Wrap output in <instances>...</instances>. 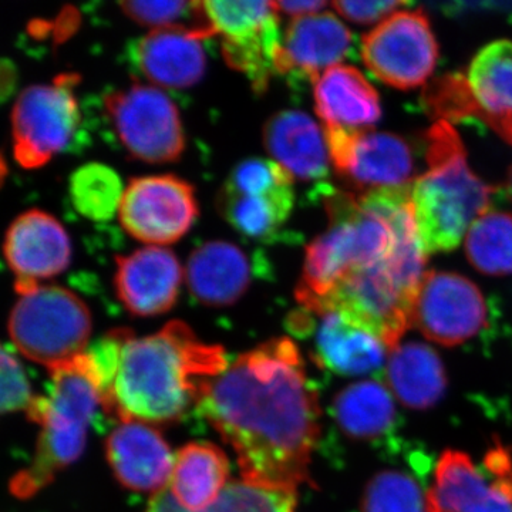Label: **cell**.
<instances>
[{"mask_svg":"<svg viewBox=\"0 0 512 512\" xmlns=\"http://www.w3.org/2000/svg\"><path fill=\"white\" fill-rule=\"evenodd\" d=\"M50 375L47 394L37 396L26 413L42 426L35 457L10 481V491L22 500L39 493L82 456L94 413L103 407V389L89 353L53 367Z\"/></svg>","mask_w":512,"mask_h":512,"instance_id":"cell-4","label":"cell"},{"mask_svg":"<svg viewBox=\"0 0 512 512\" xmlns=\"http://www.w3.org/2000/svg\"><path fill=\"white\" fill-rule=\"evenodd\" d=\"M197 410L234 448L242 480L295 490L309 480L319 394L291 339L238 356L205 386Z\"/></svg>","mask_w":512,"mask_h":512,"instance_id":"cell-1","label":"cell"},{"mask_svg":"<svg viewBox=\"0 0 512 512\" xmlns=\"http://www.w3.org/2000/svg\"><path fill=\"white\" fill-rule=\"evenodd\" d=\"M79 77L63 74L50 84L23 90L12 111L13 154L28 170L49 163L69 146L80 124L74 96Z\"/></svg>","mask_w":512,"mask_h":512,"instance_id":"cell-9","label":"cell"},{"mask_svg":"<svg viewBox=\"0 0 512 512\" xmlns=\"http://www.w3.org/2000/svg\"><path fill=\"white\" fill-rule=\"evenodd\" d=\"M146 512H190L185 510L175 500L174 495L171 494L170 490L160 491V493L154 494L151 497L150 504H148Z\"/></svg>","mask_w":512,"mask_h":512,"instance_id":"cell-37","label":"cell"},{"mask_svg":"<svg viewBox=\"0 0 512 512\" xmlns=\"http://www.w3.org/2000/svg\"><path fill=\"white\" fill-rule=\"evenodd\" d=\"M202 5L212 33L221 36L229 66L244 73L255 92L264 93L284 40L274 2L212 0Z\"/></svg>","mask_w":512,"mask_h":512,"instance_id":"cell-10","label":"cell"},{"mask_svg":"<svg viewBox=\"0 0 512 512\" xmlns=\"http://www.w3.org/2000/svg\"><path fill=\"white\" fill-rule=\"evenodd\" d=\"M120 8L124 13L138 23V25L148 26V28L165 29L192 28L197 30L202 36H214L205 15L202 2H121Z\"/></svg>","mask_w":512,"mask_h":512,"instance_id":"cell-32","label":"cell"},{"mask_svg":"<svg viewBox=\"0 0 512 512\" xmlns=\"http://www.w3.org/2000/svg\"><path fill=\"white\" fill-rule=\"evenodd\" d=\"M229 476L227 454L211 443H188L175 454L170 491L181 507L205 512L217 503Z\"/></svg>","mask_w":512,"mask_h":512,"instance_id":"cell-28","label":"cell"},{"mask_svg":"<svg viewBox=\"0 0 512 512\" xmlns=\"http://www.w3.org/2000/svg\"><path fill=\"white\" fill-rule=\"evenodd\" d=\"M427 512H512V498L468 454L446 450L426 493Z\"/></svg>","mask_w":512,"mask_h":512,"instance_id":"cell-22","label":"cell"},{"mask_svg":"<svg viewBox=\"0 0 512 512\" xmlns=\"http://www.w3.org/2000/svg\"><path fill=\"white\" fill-rule=\"evenodd\" d=\"M184 272L170 249L146 247L117 256L114 286L121 303L133 315H163L177 302Z\"/></svg>","mask_w":512,"mask_h":512,"instance_id":"cell-18","label":"cell"},{"mask_svg":"<svg viewBox=\"0 0 512 512\" xmlns=\"http://www.w3.org/2000/svg\"><path fill=\"white\" fill-rule=\"evenodd\" d=\"M466 79L476 117L512 144V42L497 40L481 49Z\"/></svg>","mask_w":512,"mask_h":512,"instance_id":"cell-26","label":"cell"},{"mask_svg":"<svg viewBox=\"0 0 512 512\" xmlns=\"http://www.w3.org/2000/svg\"><path fill=\"white\" fill-rule=\"evenodd\" d=\"M185 279L202 305L225 308L238 302L251 286V261L232 242H205L188 258Z\"/></svg>","mask_w":512,"mask_h":512,"instance_id":"cell-25","label":"cell"},{"mask_svg":"<svg viewBox=\"0 0 512 512\" xmlns=\"http://www.w3.org/2000/svg\"><path fill=\"white\" fill-rule=\"evenodd\" d=\"M325 134L333 167L362 194L412 185V148L402 137L372 130Z\"/></svg>","mask_w":512,"mask_h":512,"instance_id":"cell-14","label":"cell"},{"mask_svg":"<svg viewBox=\"0 0 512 512\" xmlns=\"http://www.w3.org/2000/svg\"><path fill=\"white\" fill-rule=\"evenodd\" d=\"M412 325L431 342L454 348L490 326V306L466 276L426 272L414 299Z\"/></svg>","mask_w":512,"mask_h":512,"instance_id":"cell-12","label":"cell"},{"mask_svg":"<svg viewBox=\"0 0 512 512\" xmlns=\"http://www.w3.org/2000/svg\"><path fill=\"white\" fill-rule=\"evenodd\" d=\"M293 181L292 175L274 160L241 161L218 192V211L244 237L269 241L291 215Z\"/></svg>","mask_w":512,"mask_h":512,"instance_id":"cell-7","label":"cell"},{"mask_svg":"<svg viewBox=\"0 0 512 512\" xmlns=\"http://www.w3.org/2000/svg\"><path fill=\"white\" fill-rule=\"evenodd\" d=\"M359 512H427L421 478L393 468L379 471L366 484Z\"/></svg>","mask_w":512,"mask_h":512,"instance_id":"cell-31","label":"cell"},{"mask_svg":"<svg viewBox=\"0 0 512 512\" xmlns=\"http://www.w3.org/2000/svg\"><path fill=\"white\" fill-rule=\"evenodd\" d=\"M362 59L377 79L394 89H416L430 79L439 45L421 10H399L370 30L362 42Z\"/></svg>","mask_w":512,"mask_h":512,"instance_id":"cell-11","label":"cell"},{"mask_svg":"<svg viewBox=\"0 0 512 512\" xmlns=\"http://www.w3.org/2000/svg\"><path fill=\"white\" fill-rule=\"evenodd\" d=\"M205 512H296V490L232 481Z\"/></svg>","mask_w":512,"mask_h":512,"instance_id":"cell-33","label":"cell"},{"mask_svg":"<svg viewBox=\"0 0 512 512\" xmlns=\"http://www.w3.org/2000/svg\"><path fill=\"white\" fill-rule=\"evenodd\" d=\"M330 413L340 433L353 443L382 448L389 456L402 451V420L392 392L379 380H360L340 390Z\"/></svg>","mask_w":512,"mask_h":512,"instance_id":"cell-19","label":"cell"},{"mask_svg":"<svg viewBox=\"0 0 512 512\" xmlns=\"http://www.w3.org/2000/svg\"><path fill=\"white\" fill-rule=\"evenodd\" d=\"M197 217L194 188L175 175L133 178L119 210L127 234L148 247L174 244L190 231Z\"/></svg>","mask_w":512,"mask_h":512,"instance_id":"cell-13","label":"cell"},{"mask_svg":"<svg viewBox=\"0 0 512 512\" xmlns=\"http://www.w3.org/2000/svg\"><path fill=\"white\" fill-rule=\"evenodd\" d=\"M104 106L131 157L148 164H167L183 154V121L174 101L158 87L131 84L107 94Z\"/></svg>","mask_w":512,"mask_h":512,"instance_id":"cell-8","label":"cell"},{"mask_svg":"<svg viewBox=\"0 0 512 512\" xmlns=\"http://www.w3.org/2000/svg\"><path fill=\"white\" fill-rule=\"evenodd\" d=\"M204 39L184 26L154 29L131 46V62L151 86L188 89L200 82L207 67Z\"/></svg>","mask_w":512,"mask_h":512,"instance_id":"cell-20","label":"cell"},{"mask_svg":"<svg viewBox=\"0 0 512 512\" xmlns=\"http://www.w3.org/2000/svg\"><path fill=\"white\" fill-rule=\"evenodd\" d=\"M355 37L333 13L295 18L289 23L276 57L275 73L316 83L352 53Z\"/></svg>","mask_w":512,"mask_h":512,"instance_id":"cell-17","label":"cell"},{"mask_svg":"<svg viewBox=\"0 0 512 512\" xmlns=\"http://www.w3.org/2000/svg\"><path fill=\"white\" fill-rule=\"evenodd\" d=\"M466 254L470 264L481 274H512V215L488 211L466 235Z\"/></svg>","mask_w":512,"mask_h":512,"instance_id":"cell-29","label":"cell"},{"mask_svg":"<svg viewBox=\"0 0 512 512\" xmlns=\"http://www.w3.org/2000/svg\"><path fill=\"white\" fill-rule=\"evenodd\" d=\"M329 229L306 249L296 301L312 309L350 272L390 261L396 235L383 211L365 194L328 190Z\"/></svg>","mask_w":512,"mask_h":512,"instance_id":"cell-5","label":"cell"},{"mask_svg":"<svg viewBox=\"0 0 512 512\" xmlns=\"http://www.w3.org/2000/svg\"><path fill=\"white\" fill-rule=\"evenodd\" d=\"M390 392L407 409L429 410L443 399L447 375L436 350L419 342L392 350L386 367Z\"/></svg>","mask_w":512,"mask_h":512,"instance_id":"cell-27","label":"cell"},{"mask_svg":"<svg viewBox=\"0 0 512 512\" xmlns=\"http://www.w3.org/2000/svg\"><path fill=\"white\" fill-rule=\"evenodd\" d=\"M36 397L18 357L5 346L2 350V412L25 410L28 413Z\"/></svg>","mask_w":512,"mask_h":512,"instance_id":"cell-34","label":"cell"},{"mask_svg":"<svg viewBox=\"0 0 512 512\" xmlns=\"http://www.w3.org/2000/svg\"><path fill=\"white\" fill-rule=\"evenodd\" d=\"M264 146L293 180L320 183L329 175L330 150L325 130L298 110L276 113L264 126Z\"/></svg>","mask_w":512,"mask_h":512,"instance_id":"cell-23","label":"cell"},{"mask_svg":"<svg viewBox=\"0 0 512 512\" xmlns=\"http://www.w3.org/2000/svg\"><path fill=\"white\" fill-rule=\"evenodd\" d=\"M332 6L350 22L369 25V23H376L379 20L383 22L400 8L409 6V3L384 0V2H335L332 3Z\"/></svg>","mask_w":512,"mask_h":512,"instance_id":"cell-35","label":"cell"},{"mask_svg":"<svg viewBox=\"0 0 512 512\" xmlns=\"http://www.w3.org/2000/svg\"><path fill=\"white\" fill-rule=\"evenodd\" d=\"M296 335L315 333L312 357L316 365L338 376L379 372L386 360L383 340L339 311L311 313L301 309L291 319Z\"/></svg>","mask_w":512,"mask_h":512,"instance_id":"cell-15","label":"cell"},{"mask_svg":"<svg viewBox=\"0 0 512 512\" xmlns=\"http://www.w3.org/2000/svg\"><path fill=\"white\" fill-rule=\"evenodd\" d=\"M9 335L20 353L50 370L84 353L92 335V315L69 289L37 286L20 295L10 313Z\"/></svg>","mask_w":512,"mask_h":512,"instance_id":"cell-6","label":"cell"},{"mask_svg":"<svg viewBox=\"0 0 512 512\" xmlns=\"http://www.w3.org/2000/svg\"><path fill=\"white\" fill-rule=\"evenodd\" d=\"M427 173L412 184L410 200L427 256L456 249L471 225L490 211L494 190L468 167L466 148L446 120L426 134Z\"/></svg>","mask_w":512,"mask_h":512,"instance_id":"cell-3","label":"cell"},{"mask_svg":"<svg viewBox=\"0 0 512 512\" xmlns=\"http://www.w3.org/2000/svg\"><path fill=\"white\" fill-rule=\"evenodd\" d=\"M5 258L16 276V291L25 295L42 279L62 274L72 259V244L55 217L30 210L16 218L6 232Z\"/></svg>","mask_w":512,"mask_h":512,"instance_id":"cell-16","label":"cell"},{"mask_svg":"<svg viewBox=\"0 0 512 512\" xmlns=\"http://www.w3.org/2000/svg\"><path fill=\"white\" fill-rule=\"evenodd\" d=\"M508 194H510L512 200V168L510 171V175H508Z\"/></svg>","mask_w":512,"mask_h":512,"instance_id":"cell-38","label":"cell"},{"mask_svg":"<svg viewBox=\"0 0 512 512\" xmlns=\"http://www.w3.org/2000/svg\"><path fill=\"white\" fill-rule=\"evenodd\" d=\"M69 191L77 212L96 222L111 220L119 212L124 194L119 174L100 163L77 168L70 177Z\"/></svg>","mask_w":512,"mask_h":512,"instance_id":"cell-30","label":"cell"},{"mask_svg":"<svg viewBox=\"0 0 512 512\" xmlns=\"http://www.w3.org/2000/svg\"><path fill=\"white\" fill-rule=\"evenodd\" d=\"M228 366L221 346L201 342L187 323L173 320L156 335L127 339L103 409L121 421L175 423Z\"/></svg>","mask_w":512,"mask_h":512,"instance_id":"cell-2","label":"cell"},{"mask_svg":"<svg viewBox=\"0 0 512 512\" xmlns=\"http://www.w3.org/2000/svg\"><path fill=\"white\" fill-rule=\"evenodd\" d=\"M107 461L123 487L160 493L173 474L175 457L164 437L150 424L121 421L106 441Z\"/></svg>","mask_w":512,"mask_h":512,"instance_id":"cell-21","label":"cell"},{"mask_svg":"<svg viewBox=\"0 0 512 512\" xmlns=\"http://www.w3.org/2000/svg\"><path fill=\"white\" fill-rule=\"evenodd\" d=\"M315 109L325 133L369 131L382 117L375 87L346 64L332 67L315 83Z\"/></svg>","mask_w":512,"mask_h":512,"instance_id":"cell-24","label":"cell"},{"mask_svg":"<svg viewBox=\"0 0 512 512\" xmlns=\"http://www.w3.org/2000/svg\"><path fill=\"white\" fill-rule=\"evenodd\" d=\"M278 12L286 13V15L295 18H302V16L315 15L319 10L325 8L328 3L326 2H313V0H296V2H289V0H281V2H274Z\"/></svg>","mask_w":512,"mask_h":512,"instance_id":"cell-36","label":"cell"}]
</instances>
